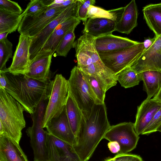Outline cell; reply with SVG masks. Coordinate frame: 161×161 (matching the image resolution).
Wrapping results in <instances>:
<instances>
[{
	"instance_id": "1",
	"label": "cell",
	"mask_w": 161,
	"mask_h": 161,
	"mask_svg": "<svg viewBox=\"0 0 161 161\" xmlns=\"http://www.w3.org/2000/svg\"><path fill=\"white\" fill-rule=\"evenodd\" d=\"M105 103L95 104L90 116L82 117L73 148L81 161H88L111 125Z\"/></svg>"
},
{
	"instance_id": "2",
	"label": "cell",
	"mask_w": 161,
	"mask_h": 161,
	"mask_svg": "<svg viewBox=\"0 0 161 161\" xmlns=\"http://www.w3.org/2000/svg\"><path fill=\"white\" fill-rule=\"evenodd\" d=\"M5 78V91L19 102L25 111L33 114L42 101L50 98L53 80L42 82L25 75H14L9 72H1Z\"/></svg>"
},
{
	"instance_id": "3",
	"label": "cell",
	"mask_w": 161,
	"mask_h": 161,
	"mask_svg": "<svg viewBox=\"0 0 161 161\" xmlns=\"http://www.w3.org/2000/svg\"><path fill=\"white\" fill-rule=\"evenodd\" d=\"M95 38L86 33L74 42L77 66L83 72L90 75L102 86L108 85L116 79V75L106 67L101 60L95 46Z\"/></svg>"
},
{
	"instance_id": "4",
	"label": "cell",
	"mask_w": 161,
	"mask_h": 161,
	"mask_svg": "<svg viewBox=\"0 0 161 161\" xmlns=\"http://www.w3.org/2000/svg\"><path fill=\"white\" fill-rule=\"evenodd\" d=\"M24 107L5 90L0 88V135L19 143L25 127Z\"/></svg>"
},
{
	"instance_id": "5",
	"label": "cell",
	"mask_w": 161,
	"mask_h": 161,
	"mask_svg": "<svg viewBox=\"0 0 161 161\" xmlns=\"http://www.w3.org/2000/svg\"><path fill=\"white\" fill-rule=\"evenodd\" d=\"M68 82L69 93L80 109L82 117L87 119L96 103V100L81 70L77 66L71 70Z\"/></svg>"
},
{
	"instance_id": "6",
	"label": "cell",
	"mask_w": 161,
	"mask_h": 161,
	"mask_svg": "<svg viewBox=\"0 0 161 161\" xmlns=\"http://www.w3.org/2000/svg\"><path fill=\"white\" fill-rule=\"evenodd\" d=\"M49 98L41 102L31 114L33 123L26 130L30 137L33 151L34 161H47L46 142L48 132L44 130L42 123Z\"/></svg>"
},
{
	"instance_id": "7",
	"label": "cell",
	"mask_w": 161,
	"mask_h": 161,
	"mask_svg": "<svg viewBox=\"0 0 161 161\" xmlns=\"http://www.w3.org/2000/svg\"><path fill=\"white\" fill-rule=\"evenodd\" d=\"M145 51L143 42H139L129 48L98 54L105 66L116 75L130 67Z\"/></svg>"
},
{
	"instance_id": "8",
	"label": "cell",
	"mask_w": 161,
	"mask_h": 161,
	"mask_svg": "<svg viewBox=\"0 0 161 161\" xmlns=\"http://www.w3.org/2000/svg\"><path fill=\"white\" fill-rule=\"evenodd\" d=\"M67 7L49 9L46 6L35 14L24 16L21 21L18 31L20 34L34 37Z\"/></svg>"
},
{
	"instance_id": "9",
	"label": "cell",
	"mask_w": 161,
	"mask_h": 161,
	"mask_svg": "<svg viewBox=\"0 0 161 161\" xmlns=\"http://www.w3.org/2000/svg\"><path fill=\"white\" fill-rule=\"evenodd\" d=\"M67 80L62 74H57L53 80V87L44 117L43 128L52 119L58 116L63 111L68 94Z\"/></svg>"
},
{
	"instance_id": "10",
	"label": "cell",
	"mask_w": 161,
	"mask_h": 161,
	"mask_svg": "<svg viewBox=\"0 0 161 161\" xmlns=\"http://www.w3.org/2000/svg\"><path fill=\"white\" fill-rule=\"evenodd\" d=\"M104 138L117 142L120 147L119 153H127L136 148L139 136L135 130L134 123L124 122L111 126Z\"/></svg>"
},
{
	"instance_id": "11",
	"label": "cell",
	"mask_w": 161,
	"mask_h": 161,
	"mask_svg": "<svg viewBox=\"0 0 161 161\" xmlns=\"http://www.w3.org/2000/svg\"><path fill=\"white\" fill-rule=\"evenodd\" d=\"M77 0L69 5L57 18L53 20L37 35L31 37L30 49L31 61L39 53L57 27L69 19L76 17Z\"/></svg>"
},
{
	"instance_id": "12",
	"label": "cell",
	"mask_w": 161,
	"mask_h": 161,
	"mask_svg": "<svg viewBox=\"0 0 161 161\" xmlns=\"http://www.w3.org/2000/svg\"><path fill=\"white\" fill-rule=\"evenodd\" d=\"M130 67L137 73L150 70L161 72V35Z\"/></svg>"
},
{
	"instance_id": "13",
	"label": "cell",
	"mask_w": 161,
	"mask_h": 161,
	"mask_svg": "<svg viewBox=\"0 0 161 161\" xmlns=\"http://www.w3.org/2000/svg\"><path fill=\"white\" fill-rule=\"evenodd\" d=\"M46 145L47 161H81L72 145L48 132Z\"/></svg>"
},
{
	"instance_id": "14",
	"label": "cell",
	"mask_w": 161,
	"mask_h": 161,
	"mask_svg": "<svg viewBox=\"0 0 161 161\" xmlns=\"http://www.w3.org/2000/svg\"><path fill=\"white\" fill-rule=\"evenodd\" d=\"M31 42V37L20 34L12 64L8 68L7 72L14 75H25L29 72Z\"/></svg>"
},
{
	"instance_id": "15",
	"label": "cell",
	"mask_w": 161,
	"mask_h": 161,
	"mask_svg": "<svg viewBox=\"0 0 161 161\" xmlns=\"http://www.w3.org/2000/svg\"><path fill=\"white\" fill-rule=\"evenodd\" d=\"M53 54L48 52H40L31 61L29 72L25 75L43 82L51 80V74L50 68Z\"/></svg>"
},
{
	"instance_id": "16",
	"label": "cell",
	"mask_w": 161,
	"mask_h": 161,
	"mask_svg": "<svg viewBox=\"0 0 161 161\" xmlns=\"http://www.w3.org/2000/svg\"><path fill=\"white\" fill-rule=\"evenodd\" d=\"M45 128L51 135L72 146L74 144L75 136L69 125L65 107L61 114L51 120Z\"/></svg>"
},
{
	"instance_id": "17",
	"label": "cell",
	"mask_w": 161,
	"mask_h": 161,
	"mask_svg": "<svg viewBox=\"0 0 161 161\" xmlns=\"http://www.w3.org/2000/svg\"><path fill=\"white\" fill-rule=\"evenodd\" d=\"M161 108V102L153 98L146 99L138 106L134 125L135 130L138 135L142 134Z\"/></svg>"
},
{
	"instance_id": "18",
	"label": "cell",
	"mask_w": 161,
	"mask_h": 161,
	"mask_svg": "<svg viewBox=\"0 0 161 161\" xmlns=\"http://www.w3.org/2000/svg\"><path fill=\"white\" fill-rule=\"evenodd\" d=\"M127 37L112 34L95 38V46L98 53L115 51L131 47L139 43Z\"/></svg>"
},
{
	"instance_id": "19",
	"label": "cell",
	"mask_w": 161,
	"mask_h": 161,
	"mask_svg": "<svg viewBox=\"0 0 161 161\" xmlns=\"http://www.w3.org/2000/svg\"><path fill=\"white\" fill-rule=\"evenodd\" d=\"M138 11L135 0L131 1L125 7L116 22L115 31L129 34L137 25Z\"/></svg>"
},
{
	"instance_id": "20",
	"label": "cell",
	"mask_w": 161,
	"mask_h": 161,
	"mask_svg": "<svg viewBox=\"0 0 161 161\" xmlns=\"http://www.w3.org/2000/svg\"><path fill=\"white\" fill-rule=\"evenodd\" d=\"M0 161H29L19 143L0 135Z\"/></svg>"
},
{
	"instance_id": "21",
	"label": "cell",
	"mask_w": 161,
	"mask_h": 161,
	"mask_svg": "<svg viewBox=\"0 0 161 161\" xmlns=\"http://www.w3.org/2000/svg\"><path fill=\"white\" fill-rule=\"evenodd\" d=\"M80 21L76 17H74L59 25L50 36L40 52L47 51L53 54L63 38L74 26L78 25Z\"/></svg>"
},
{
	"instance_id": "22",
	"label": "cell",
	"mask_w": 161,
	"mask_h": 161,
	"mask_svg": "<svg viewBox=\"0 0 161 161\" xmlns=\"http://www.w3.org/2000/svg\"><path fill=\"white\" fill-rule=\"evenodd\" d=\"M116 22L104 18H89L85 23L83 32L95 38L112 34L115 31Z\"/></svg>"
},
{
	"instance_id": "23",
	"label": "cell",
	"mask_w": 161,
	"mask_h": 161,
	"mask_svg": "<svg viewBox=\"0 0 161 161\" xmlns=\"http://www.w3.org/2000/svg\"><path fill=\"white\" fill-rule=\"evenodd\" d=\"M146 23L157 37L161 35V2L146 6L142 9Z\"/></svg>"
},
{
	"instance_id": "24",
	"label": "cell",
	"mask_w": 161,
	"mask_h": 161,
	"mask_svg": "<svg viewBox=\"0 0 161 161\" xmlns=\"http://www.w3.org/2000/svg\"><path fill=\"white\" fill-rule=\"evenodd\" d=\"M144 90L147 94L146 99L154 97L161 87V72L155 70L147 71L140 73Z\"/></svg>"
},
{
	"instance_id": "25",
	"label": "cell",
	"mask_w": 161,
	"mask_h": 161,
	"mask_svg": "<svg viewBox=\"0 0 161 161\" xmlns=\"http://www.w3.org/2000/svg\"><path fill=\"white\" fill-rule=\"evenodd\" d=\"M65 107L69 125L76 136L80 128L83 116L80 109L69 92Z\"/></svg>"
},
{
	"instance_id": "26",
	"label": "cell",
	"mask_w": 161,
	"mask_h": 161,
	"mask_svg": "<svg viewBox=\"0 0 161 161\" xmlns=\"http://www.w3.org/2000/svg\"><path fill=\"white\" fill-rule=\"evenodd\" d=\"M23 18L21 14H14L0 8V33L15 31Z\"/></svg>"
},
{
	"instance_id": "27",
	"label": "cell",
	"mask_w": 161,
	"mask_h": 161,
	"mask_svg": "<svg viewBox=\"0 0 161 161\" xmlns=\"http://www.w3.org/2000/svg\"><path fill=\"white\" fill-rule=\"evenodd\" d=\"M117 81L125 88L138 85L142 80L140 73H137L128 67L116 75Z\"/></svg>"
},
{
	"instance_id": "28",
	"label": "cell",
	"mask_w": 161,
	"mask_h": 161,
	"mask_svg": "<svg viewBox=\"0 0 161 161\" xmlns=\"http://www.w3.org/2000/svg\"><path fill=\"white\" fill-rule=\"evenodd\" d=\"M123 7L107 10L100 7L90 6L88 10V18H104L110 19L115 22L121 14Z\"/></svg>"
},
{
	"instance_id": "29",
	"label": "cell",
	"mask_w": 161,
	"mask_h": 161,
	"mask_svg": "<svg viewBox=\"0 0 161 161\" xmlns=\"http://www.w3.org/2000/svg\"><path fill=\"white\" fill-rule=\"evenodd\" d=\"M77 26H74L62 39L55 51L57 56L66 57L71 48H73L75 38V30Z\"/></svg>"
},
{
	"instance_id": "30",
	"label": "cell",
	"mask_w": 161,
	"mask_h": 161,
	"mask_svg": "<svg viewBox=\"0 0 161 161\" xmlns=\"http://www.w3.org/2000/svg\"><path fill=\"white\" fill-rule=\"evenodd\" d=\"M81 71L95 98L96 104L105 103L106 92L103 89L98 81L93 76Z\"/></svg>"
},
{
	"instance_id": "31",
	"label": "cell",
	"mask_w": 161,
	"mask_h": 161,
	"mask_svg": "<svg viewBox=\"0 0 161 161\" xmlns=\"http://www.w3.org/2000/svg\"><path fill=\"white\" fill-rule=\"evenodd\" d=\"M13 44L7 38L0 40V71L6 72V63L12 57Z\"/></svg>"
},
{
	"instance_id": "32",
	"label": "cell",
	"mask_w": 161,
	"mask_h": 161,
	"mask_svg": "<svg viewBox=\"0 0 161 161\" xmlns=\"http://www.w3.org/2000/svg\"><path fill=\"white\" fill-rule=\"evenodd\" d=\"M95 0H77L76 17L84 23L88 19L87 14L89 7L94 5Z\"/></svg>"
},
{
	"instance_id": "33",
	"label": "cell",
	"mask_w": 161,
	"mask_h": 161,
	"mask_svg": "<svg viewBox=\"0 0 161 161\" xmlns=\"http://www.w3.org/2000/svg\"><path fill=\"white\" fill-rule=\"evenodd\" d=\"M46 6L44 0H31L21 14V17L32 15L38 13Z\"/></svg>"
},
{
	"instance_id": "34",
	"label": "cell",
	"mask_w": 161,
	"mask_h": 161,
	"mask_svg": "<svg viewBox=\"0 0 161 161\" xmlns=\"http://www.w3.org/2000/svg\"><path fill=\"white\" fill-rule=\"evenodd\" d=\"M0 8L15 14H21L23 10L18 3L9 0H0Z\"/></svg>"
},
{
	"instance_id": "35",
	"label": "cell",
	"mask_w": 161,
	"mask_h": 161,
	"mask_svg": "<svg viewBox=\"0 0 161 161\" xmlns=\"http://www.w3.org/2000/svg\"><path fill=\"white\" fill-rule=\"evenodd\" d=\"M161 125V108L155 114L142 135H148L157 131V128Z\"/></svg>"
},
{
	"instance_id": "36",
	"label": "cell",
	"mask_w": 161,
	"mask_h": 161,
	"mask_svg": "<svg viewBox=\"0 0 161 161\" xmlns=\"http://www.w3.org/2000/svg\"><path fill=\"white\" fill-rule=\"evenodd\" d=\"M104 161H143L139 155L129 153H118L114 157L107 159Z\"/></svg>"
},
{
	"instance_id": "37",
	"label": "cell",
	"mask_w": 161,
	"mask_h": 161,
	"mask_svg": "<svg viewBox=\"0 0 161 161\" xmlns=\"http://www.w3.org/2000/svg\"><path fill=\"white\" fill-rule=\"evenodd\" d=\"M76 0H51L50 3L47 6L49 9L58 7H67Z\"/></svg>"
},
{
	"instance_id": "38",
	"label": "cell",
	"mask_w": 161,
	"mask_h": 161,
	"mask_svg": "<svg viewBox=\"0 0 161 161\" xmlns=\"http://www.w3.org/2000/svg\"><path fill=\"white\" fill-rule=\"evenodd\" d=\"M108 145L109 150L113 153H118L120 151V146L117 142H109Z\"/></svg>"
},
{
	"instance_id": "39",
	"label": "cell",
	"mask_w": 161,
	"mask_h": 161,
	"mask_svg": "<svg viewBox=\"0 0 161 161\" xmlns=\"http://www.w3.org/2000/svg\"><path fill=\"white\" fill-rule=\"evenodd\" d=\"M156 39V37L155 36L153 38L148 37L145 38L143 42L145 51L153 45Z\"/></svg>"
},
{
	"instance_id": "40",
	"label": "cell",
	"mask_w": 161,
	"mask_h": 161,
	"mask_svg": "<svg viewBox=\"0 0 161 161\" xmlns=\"http://www.w3.org/2000/svg\"><path fill=\"white\" fill-rule=\"evenodd\" d=\"M7 85V82L3 73L0 72V88L5 89Z\"/></svg>"
},
{
	"instance_id": "41",
	"label": "cell",
	"mask_w": 161,
	"mask_h": 161,
	"mask_svg": "<svg viewBox=\"0 0 161 161\" xmlns=\"http://www.w3.org/2000/svg\"><path fill=\"white\" fill-rule=\"evenodd\" d=\"M153 99L155 101L161 102V87Z\"/></svg>"
},
{
	"instance_id": "42",
	"label": "cell",
	"mask_w": 161,
	"mask_h": 161,
	"mask_svg": "<svg viewBox=\"0 0 161 161\" xmlns=\"http://www.w3.org/2000/svg\"><path fill=\"white\" fill-rule=\"evenodd\" d=\"M8 34H9V33L8 32H5L0 33V40L7 38Z\"/></svg>"
},
{
	"instance_id": "43",
	"label": "cell",
	"mask_w": 161,
	"mask_h": 161,
	"mask_svg": "<svg viewBox=\"0 0 161 161\" xmlns=\"http://www.w3.org/2000/svg\"><path fill=\"white\" fill-rule=\"evenodd\" d=\"M157 131L161 132V125L158 127L157 130Z\"/></svg>"
}]
</instances>
